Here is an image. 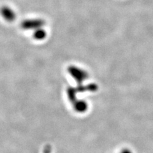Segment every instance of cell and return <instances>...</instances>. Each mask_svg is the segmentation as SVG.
Instances as JSON below:
<instances>
[{
	"instance_id": "1",
	"label": "cell",
	"mask_w": 153,
	"mask_h": 153,
	"mask_svg": "<svg viewBox=\"0 0 153 153\" xmlns=\"http://www.w3.org/2000/svg\"><path fill=\"white\" fill-rule=\"evenodd\" d=\"M69 72L79 83H82L83 80L87 79L88 76V74L85 71L74 66H71L69 68Z\"/></svg>"
},
{
	"instance_id": "2",
	"label": "cell",
	"mask_w": 153,
	"mask_h": 153,
	"mask_svg": "<svg viewBox=\"0 0 153 153\" xmlns=\"http://www.w3.org/2000/svg\"><path fill=\"white\" fill-rule=\"evenodd\" d=\"M44 21L40 19H32V20L25 21L21 25V26L25 30H32V29H37L44 26Z\"/></svg>"
},
{
	"instance_id": "3",
	"label": "cell",
	"mask_w": 153,
	"mask_h": 153,
	"mask_svg": "<svg viewBox=\"0 0 153 153\" xmlns=\"http://www.w3.org/2000/svg\"><path fill=\"white\" fill-rule=\"evenodd\" d=\"M1 13L3 17L8 22H12L16 19V14L11 8L4 7L1 9Z\"/></svg>"
},
{
	"instance_id": "4",
	"label": "cell",
	"mask_w": 153,
	"mask_h": 153,
	"mask_svg": "<svg viewBox=\"0 0 153 153\" xmlns=\"http://www.w3.org/2000/svg\"><path fill=\"white\" fill-rule=\"evenodd\" d=\"M74 107L76 111L79 112H84L88 110V103L83 100H79V101L76 100L75 102Z\"/></svg>"
},
{
	"instance_id": "5",
	"label": "cell",
	"mask_w": 153,
	"mask_h": 153,
	"mask_svg": "<svg viewBox=\"0 0 153 153\" xmlns=\"http://www.w3.org/2000/svg\"><path fill=\"white\" fill-rule=\"evenodd\" d=\"M34 38L36 40H42L46 36V32L42 29H37L34 33Z\"/></svg>"
},
{
	"instance_id": "6",
	"label": "cell",
	"mask_w": 153,
	"mask_h": 153,
	"mask_svg": "<svg viewBox=\"0 0 153 153\" xmlns=\"http://www.w3.org/2000/svg\"><path fill=\"white\" fill-rule=\"evenodd\" d=\"M120 153H132V152L129 149H124L121 151Z\"/></svg>"
}]
</instances>
